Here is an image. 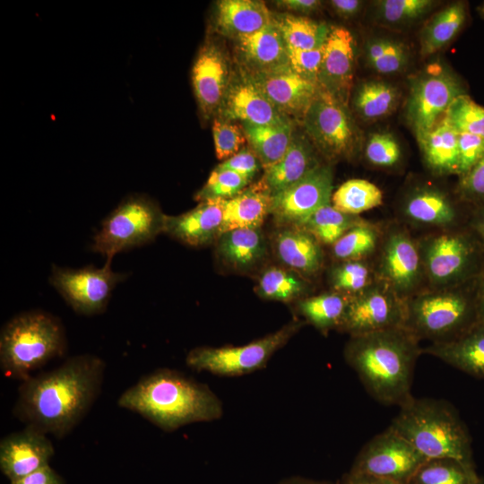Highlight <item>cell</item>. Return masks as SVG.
Wrapping results in <instances>:
<instances>
[{"instance_id": "24", "label": "cell", "mask_w": 484, "mask_h": 484, "mask_svg": "<svg viewBox=\"0 0 484 484\" xmlns=\"http://www.w3.org/2000/svg\"><path fill=\"white\" fill-rule=\"evenodd\" d=\"M471 376L484 379V323L477 321L455 338L422 350Z\"/></svg>"}, {"instance_id": "3", "label": "cell", "mask_w": 484, "mask_h": 484, "mask_svg": "<svg viewBox=\"0 0 484 484\" xmlns=\"http://www.w3.org/2000/svg\"><path fill=\"white\" fill-rule=\"evenodd\" d=\"M422 353L419 340L403 327L350 336L344 358L366 390L385 405L411 397L413 371Z\"/></svg>"}, {"instance_id": "21", "label": "cell", "mask_w": 484, "mask_h": 484, "mask_svg": "<svg viewBox=\"0 0 484 484\" xmlns=\"http://www.w3.org/2000/svg\"><path fill=\"white\" fill-rule=\"evenodd\" d=\"M192 82L205 117L220 108L229 84L227 60L218 46L206 44L200 49L192 69Z\"/></svg>"}, {"instance_id": "4", "label": "cell", "mask_w": 484, "mask_h": 484, "mask_svg": "<svg viewBox=\"0 0 484 484\" xmlns=\"http://www.w3.org/2000/svg\"><path fill=\"white\" fill-rule=\"evenodd\" d=\"M389 427L427 459L451 458L477 474L469 430L446 401L412 396L400 406Z\"/></svg>"}, {"instance_id": "14", "label": "cell", "mask_w": 484, "mask_h": 484, "mask_svg": "<svg viewBox=\"0 0 484 484\" xmlns=\"http://www.w3.org/2000/svg\"><path fill=\"white\" fill-rule=\"evenodd\" d=\"M405 300L389 287L369 286L350 297L340 327L353 335L404 327Z\"/></svg>"}, {"instance_id": "56", "label": "cell", "mask_w": 484, "mask_h": 484, "mask_svg": "<svg viewBox=\"0 0 484 484\" xmlns=\"http://www.w3.org/2000/svg\"><path fill=\"white\" fill-rule=\"evenodd\" d=\"M344 484H402V483L393 480L385 479V478L350 472V475L346 478Z\"/></svg>"}, {"instance_id": "58", "label": "cell", "mask_w": 484, "mask_h": 484, "mask_svg": "<svg viewBox=\"0 0 484 484\" xmlns=\"http://www.w3.org/2000/svg\"><path fill=\"white\" fill-rule=\"evenodd\" d=\"M473 228L480 239L484 244V212L474 220Z\"/></svg>"}, {"instance_id": "13", "label": "cell", "mask_w": 484, "mask_h": 484, "mask_svg": "<svg viewBox=\"0 0 484 484\" xmlns=\"http://www.w3.org/2000/svg\"><path fill=\"white\" fill-rule=\"evenodd\" d=\"M427 460L410 442L388 427L364 445L351 472L407 484Z\"/></svg>"}, {"instance_id": "8", "label": "cell", "mask_w": 484, "mask_h": 484, "mask_svg": "<svg viewBox=\"0 0 484 484\" xmlns=\"http://www.w3.org/2000/svg\"><path fill=\"white\" fill-rule=\"evenodd\" d=\"M165 216L147 197H127L102 220L91 250L112 261L117 254L142 246L164 232Z\"/></svg>"}, {"instance_id": "26", "label": "cell", "mask_w": 484, "mask_h": 484, "mask_svg": "<svg viewBox=\"0 0 484 484\" xmlns=\"http://www.w3.org/2000/svg\"><path fill=\"white\" fill-rule=\"evenodd\" d=\"M320 165L310 142L294 132L288 151L276 164L264 170L261 182L272 196L298 183Z\"/></svg>"}, {"instance_id": "53", "label": "cell", "mask_w": 484, "mask_h": 484, "mask_svg": "<svg viewBox=\"0 0 484 484\" xmlns=\"http://www.w3.org/2000/svg\"><path fill=\"white\" fill-rule=\"evenodd\" d=\"M10 484H65L62 477L49 465L43 467Z\"/></svg>"}, {"instance_id": "12", "label": "cell", "mask_w": 484, "mask_h": 484, "mask_svg": "<svg viewBox=\"0 0 484 484\" xmlns=\"http://www.w3.org/2000/svg\"><path fill=\"white\" fill-rule=\"evenodd\" d=\"M479 249L468 235L443 233L428 239L423 249L425 272L436 287L450 288L475 277Z\"/></svg>"}, {"instance_id": "38", "label": "cell", "mask_w": 484, "mask_h": 484, "mask_svg": "<svg viewBox=\"0 0 484 484\" xmlns=\"http://www.w3.org/2000/svg\"><path fill=\"white\" fill-rule=\"evenodd\" d=\"M333 206L338 211L358 215L383 203L382 191L365 179H350L341 184L332 195Z\"/></svg>"}, {"instance_id": "20", "label": "cell", "mask_w": 484, "mask_h": 484, "mask_svg": "<svg viewBox=\"0 0 484 484\" xmlns=\"http://www.w3.org/2000/svg\"><path fill=\"white\" fill-rule=\"evenodd\" d=\"M225 203L224 199H207L180 215H166L164 232L191 246L209 245L220 236Z\"/></svg>"}, {"instance_id": "44", "label": "cell", "mask_w": 484, "mask_h": 484, "mask_svg": "<svg viewBox=\"0 0 484 484\" xmlns=\"http://www.w3.org/2000/svg\"><path fill=\"white\" fill-rule=\"evenodd\" d=\"M330 281L334 290L353 296L370 286L371 273L363 262L349 260L332 269Z\"/></svg>"}, {"instance_id": "6", "label": "cell", "mask_w": 484, "mask_h": 484, "mask_svg": "<svg viewBox=\"0 0 484 484\" xmlns=\"http://www.w3.org/2000/svg\"><path fill=\"white\" fill-rule=\"evenodd\" d=\"M404 327L418 340H452L477 321L474 289L471 292L446 288L405 300Z\"/></svg>"}, {"instance_id": "1", "label": "cell", "mask_w": 484, "mask_h": 484, "mask_svg": "<svg viewBox=\"0 0 484 484\" xmlns=\"http://www.w3.org/2000/svg\"><path fill=\"white\" fill-rule=\"evenodd\" d=\"M105 367L99 357L82 354L55 369L30 376L18 388L13 414L25 427L65 437L99 396Z\"/></svg>"}, {"instance_id": "59", "label": "cell", "mask_w": 484, "mask_h": 484, "mask_svg": "<svg viewBox=\"0 0 484 484\" xmlns=\"http://www.w3.org/2000/svg\"><path fill=\"white\" fill-rule=\"evenodd\" d=\"M283 484H315V483H313V482H308V481H305V480H291V481H289V482H285Z\"/></svg>"}, {"instance_id": "23", "label": "cell", "mask_w": 484, "mask_h": 484, "mask_svg": "<svg viewBox=\"0 0 484 484\" xmlns=\"http://www.w3.org/2000/svg\"><path fill=\"white\" fill-rule=\"evenodd\" d=\"M235 39L247 73H267L289 66L287 45L273 20L264 29Z\"/></svg>"}, {"instance_id": "43", "label": "cell", "mask_w": 484, "mask_h": 484, "mask_svg": "<svg viewBox=\"0 0 484 484\" xmlns=\"http://www.w3.org/2000/svg\"><path fill=\"white\" fill-rule=\"evenodd\" d=\"M444 117L458 134L484 136V107L466 94L458 96L452 102Z\"/></svg>"}, {"instance_id": "25", "label": "cell", "mask_w": 484, "mask_h": 484, "mask_svg": "<svg viewBox=\"0 0 484 484\" xmlns=\"http://www.w3.org/2000/svg\"><path fill=\"white\" fill-rule=\"evenodd\" d=\"M272 245L278 259L301 276L313 275L322 267L324 254L320 243L301 228L281 229L274 234Z\"/></svg>"}, {"instance_id": "30", "label": "cell", "mask_w": 484, "mask_h": 484, "mask_svg": "<svg viewBox=\"0 0 484 484\" xmlns=\"http://www.w3.org/2000/svg\"><path fill=\"white\" fill-rule=\"evenodd\" d=\"M458 133L443 117L418 139L428 167L438 174H458Z\"/></svg>"}, {"instance_id": "15", "label": "cell", "mask_w": 484, "mask_h": 484, "mask_svg": "<svg viewBox=\"0 0 484 484\" xmlns=\"http://www.w3.org/2000/svg\"><path fill=\"white\" fill-rule=\"evenodd\" d=\"M333 171L320 165L298 183L272 196L271 213L282 227H298L319 208L330 203Z\"/></svg>"}, {"instance_id": "49", "label": "cell", "mask_w": 484, "mask_h": 484, "mask_svg": "<svg viewBox=\"0 0 484 484\" xmlns=\"http://www.w3.org/2000/svg\"><path fill=\"white\" fill-rule=\"evenodd\" d=\"M324 48V45L314 49H297L287 47L289 66L302 78L317 84Z\"/></svg>"}, {"instance_id": "41", "label": "cell", "mask_w": 484, "mask_h": 484, "mask_svg": "<svg viewBox=\"0 0 484 484\" xmlns=\"http://www.w3.org/2000/svg\"><path fill=\"white\" fill-rule=\"evenodd\" d=\"M405 46L388 39H374L367 42L366 58L370 67L380 73L401 72L408 63Z\"/></svg>"}, {"instance_id": "27", "label": "cell", "mask_w": 484, "mask_h": 484, "mask_svg": "<svg viewBox=\"0 0 484 484\" xmlns=\"http://www.w3.org/2000/svg\"><path fill=\"white\" fill-rule=\"evenodd\" d=\"M217 241L218 257L235 271H249L266 255V242L260 228L229 230Z\"/></svg>"}, {"instance_id": "28", "label": "cell", "mask_w": 484, "mask_h": 484, "mask_svg": "<svg viewBox=\"0 0 484 484\" xmlns=\"http://www.w3.org/2000/svg\"><path fill=\"white\" fill-rule=\"evenodd\" d=\"M272 195L260 181L226 200L220 235L236 229H258L271 213Z\"/></svg>"}, {"instance_id": "16", "label": "cell", "mask_w": 484, "mask_h": 484, "mask_svg": "<svg viewBox=\"0 0 484 484\" xmlns=\"http://www.w3.org/2000/svg\"><path fill=\"white\" fill-rule=\"evenodd\" d=\"M355 40L343 27H330L318 73V87L347 106L353 83Z\"/></svg>"}, {"instance_id": "37", "label": "cell", "mask_w": 484, "mask_h": 484, "mask_svg": "<svg viewBox=\"0 0 484 484\" xmlns=\"http://www.w3.org/2000/svg\"><path fill=\"white\" fill-rule=\"evenodd\" d=\"M363 223L356 215L347 214L327 203L311 214L298 228L313 235L319 243L333 245L350 229Z\"/></svg>"}, {"instance_id": "45", "label": "cell", "mask_w": 484, "mask_h": 484, "mask_svg": "<svg viewBox=\"0 0 484 484\" xmlns=\"http://www.w3.org/2000/svg\"><path fill=\"white\" fill-rule=\"evenodd\" d=\"M249 182L236 172L215 168L203 187L197 193L196 199L200 202L207 199L228 200L239 194Z\"/></svg>"}, {"instance_id": "55", "label": "cell", "mask_w": 484, "mask_h": 484, "mask_svg": "<svg viewBox=\"0 0 484 484\" xmlns=\"http://www.w3.org/2000/svg\"><path fill=\"white\" fill-rule=\"evenodd\" d=\"M275 3L281 8L304 13L314 12L321 4L317 0H281Z\"/></svg>"}, {"instance_id": "57", "label": "cell", "mask_w": 484, "mask_h": 484, "mask_svg": "<svg viewBox=\"0 0 484 484\" xmlns=\"http://www.w3.org/2000/svg\"><path fill=\"white\" fill-rule=\"evenodd\" d=\"M330 4L339 15L344 17L356 14L362 5V2L359 0H333Z\"/></svg>"}, {"instance_id": "9", "label": "cell", "mask_w": 484, "mask_h": 484, "mask_svg": "<svg viewBox=\"0 0 484 484\" xmlns=\"http://www.w3.org/2000/svg\"><path fill=\"white\" fill-rule=\"evenodd\" d=\"M126 277V273L114 272L111 261L107 260L102 267L53 265L49 282L74 312L94 315L105 311L114 289Z\"/></svg>"}, {"instance_id": "48", "label": "cell", "mask_w": 484, "mask_h": 484, "mask_svg": "<svg viewBox=\"0 0 484 484\" xmlns=\"http://www.w3.org/2000/svg\"><path fill=\"white\" fill-rule=\"evenodd\" d=\"M366 157L374 165L390 167L399 160L401 149L392 134H374L366 144Z\"/></svg>"}, {"instance_id": "60", "label": "cell", "mask_w": 484, "mask_h": 484, "mask_svg": "<svg viewBox=\"0 0 484 484\" xmlns=\"http://www.w3.org/2000/svg\"><path fill=\"white\" fill-rule=\"evenodd\" d=\"M478 12L484 17V3L478 8Z\"/></svg>"}, {"instance_id": "36", "label": "cell", "mask_w": 484, "mask_h": 484, "mask_svg": "<svg viewBox=\"0 0 484 484\" xmlns=\"http://www.w3.org/2000/svg\"><path fill=\"white\" fill-rule=\"evenodd\" d=\"M399 93L393 85L379 80L362 82L357 89L353 105L366 120H376L390 114L396 107Z\"/></svg>"}, {"instance_id": "18", "label": "cell", "mask_w": 484, "mask_h": 484, "mask_svg": "<svg viewBox=\"0 0 484 484\" xmlns=\"http://www.w3.org/2000/svg\"><path fill=\"white\" fill-rule=\"evenodd\" d=\"M247 73V72H246ZM247 74L271 102L285 116L303 117L319 91L290 66L267 72Z\"/></svg>"}, {"instance_id": "29", "label": "cell", "mask_w": 484, "mask_h": 484, "mask_svg": "<svg viewBox=\"0 0 484 484\" xmlns=\"http://www.w3.org/2000/svg\"><path fill=\"white\" fill-rule=\"evenodd\" d=\"M272 20L269 9L261 1L222 0L217 4V28L233 39L255 33Z\"/></svg>"}, {"instance_id": "39", "label": "cell", "mask_w": 484, "mask_h": 484, "mask_svg": "<svg viewBox=\"0 0 484 484\" xmlns=\"http://www.w3.org/2000/svg\"><path fill=\"white\" fill-rule=\"evenodd\" d=\"M307 290L305 280L294 271L272 266L262 272L256 292L268 300L291 302L300 298Z\"/></svg>"}, {"instance_id": "5", "label": "cell", "mask_w": 484, "mask_h": 484, "mask_svg": "<svg viewBox=\"0 0 484 484\" xmlns=\"http://www.w3.org/2000/svg\"><path fill=\"white\" fill-rule=\"evenodd\" d=\"M66 350L61 321L50 313L31 310L9 320L0 333V367L10 378L22 382Z\"/></svg>"}, {"instance_id": "42", "label": "cell", "mask_w": 484, "mask_h": 484, "mask_svg": "<svg viewBox=\"0 0 484 484\" xmlns=\"http://www.w3.org/2000/svg\"><path fill=\"white\" fill-rule=\"evenodd\" d=\"M376 241V231L363 222L348 230L333 245V254L343 261L359 260L374 251Z\"/></svg>"}, {"instance_id": "46", "label": "cell", "mask_w": 484, "mask_h": 484, "mask_svg": "<svg viewBox=\"0 0 484 484\" xmlns=\"http://www.w3.org/2000/svg\"><path fill=\"white\" fill-rule=\"evenodd\" d=\"M430 0H383L377 2L379 18L388 24H404L425 15L434 5Z\"/></svg>"}, {"instance_id": "11", "label": "cell", "mask_w": 484, "mask_h": 484, "mask_svg": "<svg viewBox=\"0 0 484 484\" xmlns=\"http://www.w3.org/2000/svg\"><path fill=\"white\" fill-rule=\"evenodd\" d=\"M465 91L450 71L438 65L413 80L406 104V117L417 138L433 128L452 102Z\"/></svg>"}, {"instance_id": "50", "label": "cell", "mask_w": 484, "mask_h": 484, "mask_svg": "<svg viewBox=\"0 0 484 484\" xmlns=\"http://www.w3.org/2000/svg\"><path fill=\"white\" fill-rule=\"evenodd\" d=\"M458 175L468 172L484 156V136L460 133L458 134Z\"/></svg>"}, {"instance_id": "22", "label": "cell", "mask_w": 484, "mask_h": 484, "mask_svg": "<svg viewBox=\"0 0 484 484\" xmlns=\"http://www.w3.org/2000/svg\"><path fill=\"white\" fill-rule=\"evenodd\" d=\"M421 263L419 249L406 233L394 231L388 236L382 252L381 274L386 286L400 297L418 285Z\"/></svg>"}, {"instance_id": "52", "label": "cell", "mask_w": 484, "mask_h": 484, "mask_svg": "<svg viewBox=\"0 0 484 484\" xmlns=\"http://www.w3.org/2000/svg\"><path fill=\"white\" fill-rule=\"evenodd\" d=\"M260 167H262L261 163L252 150L243 149L223 160L216 168L231 170L251 181Z\"/></svg>"}, {"instance_id": "32", "label": "cell", "mask_w": 484, "mask_h": 484, "mask_svg": "<svg viewBox=\"0 0 484 484\" xmlns=\"http://www.w3.org/2000/svg\"><path fill=\"white\" fill-rule=\"evenodd\" d=\"M343 293H324L299 299L298 313L323 333L340 329L350 300Z\"/></svg>"}, {"instance_id": "51", "label": "cell", "mask_w": 484, "mask_h": 484, "mask_svg": "<svg viewBox=\"0 0 484 484\" xmlns=\"http://www.w3.org/2000/svg\"><path fill=\"white\" fill-rule=\"evenodd\" d=\"M459 190L465 199L484 203V156L461 176Z\"/></svg>"}, {"instance_id": "47", "label": "cell", "mask_w": 484, "mask_h": 484, "mask_svg": "<svg viewBox=\"0 0 484 484\" xmlns=\"http://www.w3.org/2000/svg\"><path fill=\"white\" fill-rule=\"evenodd\" d=\"M212 134L217 158L223 160L241 151L246 140L243 128L229 120L215 119Z\"/></svg>"}, {"instance_id": "35", "label": "cell", "mask_w": 484, "mask_h": 484, "mask_svg": "<svg viewBox=\"0 0 484 484\" xmlns=\"http://www.w3.org/2000/svg\"><path fill=\"white\" fill-rule=\"evenodd\" d=\"M273 21L288 48L314 49L324 45L330 28L323 22L291 14H281Z\"/></svg>"}, {"instance_id": "54", "label": "cell", "mask_w": 484, "mask_h": 484, "mask_svg": "<svg viewBox=\"0 0 484 484\" xmlns=\"http://www.w3.org/2000/svg\"><path fill=\"white\" fill-rule=\"evenodd\" d=\"M474 295L478 321L484 323V264L475 276Z\"/></svg>"}, {"instance_id": "40", "label": "cell", "mask_w": 484, "mask_h": 484, "mask_svg": "<svg viewBox=\"0 0 484 484\" xmlns=\"http://www.w3.org/2000/svg\"><path fill=\"white\" fill-rule=\"evenodd\" d=\"M451 458L428 459L407 484H472L479 480Z\"/></svg>"}, {"instance_id": "10", "label": "cell", "mask_w": 484, "mask_h": 484, "mask_svg": "<svg viewBox=\"0 0 484 484\" xmlns=\"http://www.w3.org/2000/svg\"><path fill=\"white\" fill-rule=\"evenodd\" d=\"M302 122L314 145L329 159L348 157L359 144V132L347 106L320 88Z\"/></svg>"}, {"instance_id": "17", "label": "cell", "mask_w": 484, "mask_h": 484, "mask_svg": "<svg viewBox=\"0 0 484 484\" xmlns=\"http://www.w3.org/2000/svg\"><path fill=\"white\" fill-rule=\"evenodd\" d=\"M54 454L47 434L25 427L1 439L0 469L11 482L49 465Z\"/></svg>"}, {"instance_id": "31", "label": "cell", "mask_w": 484, "mask_h": 484, "mask_svg": "<svg viewBox=\"0 0 484 484\" xmlns=\"http://www.w3.org/2000/svg\"><path fill=\"white\" fill-rule=\"evenodd\" d=\"M242 128L252 151L264 170L276 164L284 156L294 133L291 121L266 125L242 124Z\"/></svg>"}, {"instance_id": "34", "label": "cell", "mask_w": 484, "mask_h": 484, "mask_svg": "<svg viewBox=\"0 0 484 484\" xmlns=\"http://www.w3.org/2000/svg\"><path fill=\"white\" fill-rule=\"evenodd\" d=\"M465 19L466 9L462 3H454L436 13L421 31V55H432L446 46L459 32Z\"/></svg>"}, {"instance_id": "7", "label": "cell", "mask_w": 484, "mask_h": 484, "mask_svg": "<svg viewBox=\"0 0 484 484\" xmlns=\"http://www.w3.org/2000/svg\"><path fill=\"white\" fill-rule=\"evenodd\" d=\"M303 323L293 320L279 330L246 344L200 346L186 357L188 367L217 376L237 377L264 368L272 357L296 334Z\"/></svg>"}, {"instance_id": "2", "label": "cell", "mask_w": 484, "mask_h": 484, "mask_svg": "<svg viewBox=\"0 0 484 484\" xmlns=\"http://www.w3.org/2000/svg\"><path fill=\"white\" fill-rule=\"evenodd\" d=\"M117 405L166 432L223 416L222 402L206 384L167 367L142 376L119 396Z\"/></svg>"}, {"instance_id": "33", "label": "cell", "mask_w": 484, "mask_h": 484, "mask_svg": "<svg viewBox=\"0 0 484 484\" xmlns=\"http://www.w3.org/2000/svg\"><path fill=\"white\" fill-rule=\"evenodd\" d=\"M404 213L419 224L446 226L456 218V212L450 200L441 192L423 189L411 194L404 204Z\"/></svg>"}, {"instance_id": "19", "label": "cell", "mask_w": 484, "mask_h": 484, "mask_svg": "<svg viewBox=\"0 0 484 484\" xmlns=\"http://www.w3.org/2000/svg\"><path fill=\"white\" fill-rule=\"evenodd\" d=\"M220 109L227 120H238L242 124L266 125L290 121L271 102L246 72L229 85Z\"/></svg>"}, {"instance_id": "61", "label": "cell", "mask_w": 484, "mask_h": 484, "mask_svg": "<svg viewBox=\"0 0 484 484\" xmlns=\"http://www.w3.org/2000/svg\"><path fill=\"white\" fill-rule=\"evenodd\" d=\"M472 484H484V480L481 479V478H479V480H476V481H475L474 483H472Z\"/></svg>"}]
</instances>
